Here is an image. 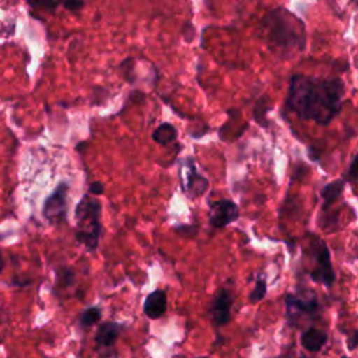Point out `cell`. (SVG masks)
Wrapping results in <instances>:
<instances>
[{"label":"cell","mask_w":358,"mask_h":358,"mask_svg":"<svg viewBox=\"0 0 358 358\" xmlns=\"http://www.w3.org/2000/svg\"><path fill=\"white\" fill-rule=\"evenodd\" d=\"M345 85L340 78L292 74L285 106L302 120L329 124L343 109Z\"/></svg>","instance_id":"cell-1"},{"label":"cell","mask_w":358,"mask_h":358,"mask_svg":"<svg viewBox=\"0 0 358 358\" xmlns=\"http://www.w3.org/2000/svg\"><path fill=\"white\" fill-rule=\"evenodd\" d=\"M262 31L268 46L281 56H291L303 49V24L284 7L266 13L262 20Z\"/></svg>","instance_id":"cell-2"},{"label":"cell","mask_w":358,"mask_h":358,"mask_svg":"<svg viewBox=\"0 0 358 358\" xmlns=\"http://www.w3.org/2000/svg\"><path fill=\"white\" fill-rule=\"evenodd\" d=\"M101 213L102 204L91 193H85L76 206L74 236L76 241L85 246V249L90 252H95L99 246V239L102 234Z\"/></svg>","instance_id":"cell-3"},{"label":"cell","mask_w":358,"mask_h":358,"mask_svg":"<svg viewBox=\"0 0 358 358\" xmlns=\"http://www.w3.org/2000/svg\"><path fill=\"white\" fill-rule=\"evenodd\" d=\"M319 310V299L310 289L298 291L296 294H288L285 296V313L292 324H296L302 319L315 317Z\"/></svg>","instance_id":"cell-4"},{"label":"cell","mask_w":358,"mask_h":358,"mask_svg":"<svg viewBox=\"0 0 358 358\" xmlns=\"http://www.w3.org/2000/svg\"><path fill=\"white\" fill-rule=\"evenodd\" d=\"M67 193H69V183L62 180L43 201L42 214L50 225H60L66 222Z\"/></svg>","instance_id":"cell-5"},{"label":"cell","mask_w":358,"mask_h":358,"mask_svg":"<svg viewBox=\"0 0 358 358\" xmlns=\"http://www.w3.org/2000/svg\"><path fill=\"white\" fill-rule=\"evenodd\" d=\"M312 255H313L315 266L310 271V278L317 284H323L324 287H331L336 275L331 266L330 252L327 245L322 239H315L312 242Z\"/></svg>","instance_id":"cell-6"},{"label":"cell","mask_w":358,"mask_h":358,"mask_svg":"<svg viewBox=\"0 0 358 358\" xmlns=\"http://www.w3.org/2000/svg\"><path fill=\"white\" fill-rule=\"evenodd\" d=\"M232 303H234V292L228 287H221L213 295L208 306V315L215 330L229 322Z\"/></svg>","instance_id":"cell-7"},{"label":"cell","mask_w":358,"mask_h":358,"mask_svg":"<svg viewBox=\"0 0 358 358\" xmlns=\"http://www.w3.org/2000/svg\"><path fill=\"white\" fill-rule=\"evenodd\" d=\"M239 218V207L229 199H220L210 204L208 221L215 229L224 228Z\"/></svg>","instance_id":"cell-8"},{"label":"cell","mask_w":358,"mask_h":358,"mask_svg":"<svg viewBox=\"0 0 358 358\" xmlns=\"http://www.w3.org/2000/svg\"><path fill=\"white\" fill-rule=\"evenodd\" d=\"M185 179H182V190L192 199H197L206 193L210 186V182L206 176L197 172L193 158H187L186 162Z\"/></svg>","instance_id":"cell-9"},{"label":"cell","mask_w":358,"mask_h":358,"mask_svg":"<svg viewBox=\"0 0 358 358\" xmlns=\"http://www.w3.org/2000/svg\"><path fill=\"white\" fill-rule=\"evenodd\" d=\"M123 329H124V324L120 322H113V320L102 322L98 326L94 337L96 348H101L102 351L110 348L115 344V341L119 338Z\"/></svg>","instance_id":"cell-10"},{"label":"cell","mask_w":358,"mask_h":358,"mask_svg":"<svg viewBox=\"0 0 358 358\" xmlns=\"http://www.w3.org/2000/svg\"><path fill=\"white\" fill-rule=\"evenodd\" d=\"M166 306H168L166 292L164 289H155L145 296V301L143 303V312L148 319L155 320L165 315Z\"/></svg>","instance_id":"cell-11"},{"label":"cell","mask_w":358,"mask_h":358,"mask_svg":"<svg viewBox=\"0 0 358 358\" xmlns=\"http://www.w3.org/2000/svg\"><path fill=\"white\" fill-rule=\"evenodd\" d=\"M326 341H327V333L316 327H308L301 334V345L310 352L320 351L326 344Z\"/></svg>","instance_id":"cell-12"},{"label":"cell","mask_w":358,"mask_h":358,"mask_svg":"<svg viewBox=\"0 0 358 358\" xmlns=\"http://www.w3.org/2000/svg\"><path fill=\"white\" fill-rule=\"evenodd\" d=\"M178 137V130L172 123H161L152 133V140L159 145H166L175 141Z\"/></svg>","instance_id":"cell-13"},{"label":"cell","mask_w":358,"mask_h":358,"mask_svg":"<svg viewBox=\"0 0 358 358\" xmlns=\"http://www.w3.org/2000/svg\"><path fill=\"white\" fill-rule=\"evenodd\" d=\"M344 190V180L343 179H337L334 182L327 183L323 189H322V199H323V210H326L331 203H334L340 194Z\"/></svg>","instance_id":"cell-14"},{"label":"cell","mask_w":358,"mask_h":358,"mask_svg":"<svg viewBox=\"0 0 358 358\" xmlns=\"http://www.w3.org/2000/svg\"><path fill=\"white\" fill-rule=\"evenodd\" d=\"M102 317V308L101 306H88L78 315V324L83 330H87L92 327L95 323H98Z\"/></svg>","instance_id":"cell-15"},{"label":"cell","mask_w":358,"mask_h":358,"mask_svg":"<svg viewBox=\"0 0 358 358\" xmlns=\"http://www.w3.org/2000/svg\"><path fill=\"white\" fill-rule=\"evenodd\" d=\"M266 294H267V281H266V277L262 275V274H259V275L256 277L255 287H253V289H252L250 294H249V301H250L252 303H257V302H260V301L266 296Z\"/></svg>","instance_id":"cell-16"},{"label":"cell","mask_w":358,"mask_h":358,"mask_svg":"<svg viewBox=\"0 0 358 358\" xmlns=\"http://www.w3.org/2000/svg\"><path fill=\"white\" fill-rule=\"evenodd\" d=\"M76 281V273L67 267V266H60L57 270H56V284L62 288L64 287H70L73 285Z\"/></svg>","instance_id":"cell-17"},{"label":"cell","mask_w":358,"mask_h":358,"mask_svg":"<svg viewBox=\"0 0 358 358\" xmlns=\"http://www.w3.org/2000/svg\"><path fill=\"white\" fill-rule=\"evenodd\" d=\"M347 178L350 180H352V182L358 180V151H357V154L354 155V158L350 162V166L347 169Z\"/></svg>","instance_id":"cell-18"},{"label":"cell","mask_w":358,"mask_h":358,"mask_svg":"<svg viewBox=\"0 0 358 358\" xmlns=\"http://www.w3.org/2000/svg\"><path fill=\"white\" fill-rule=\"evenodd\" d=\"M62 4L69 11H80L84 7V0H62Z\"/></svg>","instance_id":"cell-19"},{"label":"cell","mask_w":358,"mask_h":358,"mask_svg":"<svg viewBox=\"0 0 358 358\" xmlns=\"http://www.w3.org/2000/svg\"><path fill=\"white\" fill-rule=\"evenodd\" d=\"M103 192H105L103 183H102V182H98V180L92 182V183L90 185V187H88V193H91L92 196H101Z\"/></svg>","instance_id":"cell-20"},{"label":"cell","mask_w":358,"mask_h":358,"mask_svg":"<svg viewBox=\"0 0 358 358\" xmlns=\"http://www.w3.org/2000/svg\"><path fill=\"white\" fill-rule=\"evenodd\" d=\"M101 358H117V354H116V351L108 348L101 352Z\"/></svg>","instance_id":"cell-21"},{"label":"cell","mask_w":358,"mask_h":358,"mask_svg":"<svg viewBox=\"0 0 358 358\" xmlns=\"http://www.w3.org/2000/svg\"><path fill=\"white\" fill-rule=\"evenodd\" d=\"M343 358H347V357H343Z\"/></svg>","instance_id":"cell-22"}]
</instances>
